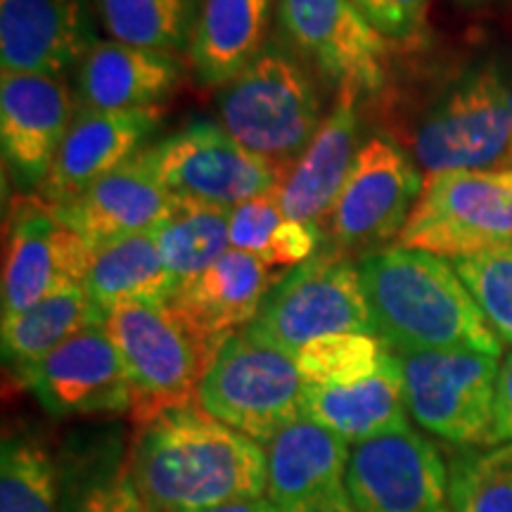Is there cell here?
Returning <instances> with one entry per match:
<instances>
[{"label":"cell","mask_w":512,"mask_h":512,"mask_svg":"<svg viewBox=\"0 0 512 512\" xmlns=\"http://www.w3.org/2000/svg\"><path fill=\"white\" fill-rule=\"evenodd\" d=\"M264 448L266 494L280 512H358L347 489V439L299 418Z\"/></svg>","instance_id":"cell-16"},{"label":"cell","mask_w":512,"mask_h":512,"mask_svg":"<svg viewBox=\"0 0 512 512\" xmlns=\"http://www.w3.org/2000/svg\"><path fill=\"white\" fill-rule=\"evenodd\" d=\"M0 512H57V460L31 434L3 439Z\"/></svg>","instance_id":"cell-32"},{"label":"cell","mask_w":512,"mask_h":512,"mask_svg":"<svg viewBox=\"0 0 512 512\" xmlns=\"http://www.w3.org/2000/svg\"><path fill=\"white\" fill-rule=\"evenodd\" d=\"M358 95L337 93L335 110L278 188L285 219L323 226L358 157Z\"/></svg>","instance_id":"cell-21"},{"label":"cell","mask_w":512,"mask_h":512,"mask_svg":"<svg viewBox=\"0 0 512 512\" xmlns=\"http://www.w3.org/2000/svg\"><path fill=\"white\" fill-rule=\"evenodd\" d=\"M394 351L373 332H339L313 339L294 356L304 384L349 387L380 370Z\"/></svg>","instance_id":"cell-31"},{"label":"cell","mask_w":512,"mask_h":512,"mask_svg":"<svg viewBox=\"0 0 512 512\" xmlns=\"http://www.w3.org/2000/svg\"><path fill=\"white\" fill-rule=\"evenodd\" d=\"M420 192V174L406 152L387 138H370L328 216L330 247L351 256L399 238Z\"/></svg>","instance_id":"cell-12"},{"label":"cell","mask_w":512,"mask_h":512,"mask_svg":"<svg viewBox=\"0 0 512 512\" xmlns=\"http://www.w3.org/2000/svg\"><path fill=\"white\" fill-rule=\"evenodd\" d=\"M451 512H512V441L458 453L448 465Z\"/></svg>","instance_id":"cell-33"},{"label":"cell","mask_w":512,"mask_h":512,"mask_svg":"<svg viewBox=\"0 0 512 512\" xmlns=\"http://www.w3.org/2000/svg\"><path fill=\"white\" fill-rule=\"evenodd\" d=\"M299 406L302 418L339 434L351 444L411 430L399 354L389 356L373 377L349 387L304 384Z\"/></svg>","instance_id":"cell-25"},{"label":"cell","mask_w":512,"mask_h":512,"mask_svg":"<svg viewBox=\"0 0 512 512\" xmlns=\"http://www.w3.org/2000/svg\"><path fill=\"white\" fill-rule=\"evenodd\" d=\"M396 240L444 259L512 245V166L427 176Z\"/></svg>","instance_id":"cell-7"},{"label":"cell","mask_w":512,"mask_h":512,"mask_svg":"<svg viewBox=\"0 0 512 512\" xmlns=\"http://www.w3.org/2000/svg\"><path fill=\"white\" fill-rule=\"evenodd\" d=\"M159 121L162 114L157 107L131 112L76 110L46 181L38 188L41 202L74 200L100 178L131 162L157 131Z\"/></svg>","instance_id":"cell-19"},{"label":"cell","mask_w":512,"mask_h":512,"mask_svg":"<svg viewBox=\"0 0 512 512\" xmlns=\"http://www.w3.org/2000/svg\"><path fill=\"white\" fill-rule=\"evenodd\" d=\"M183 64L176 55L119 41H98L76 69L79 110H155L176 91Z\"/></svg>","instance_id":"cell-22"},{"label":"cell","mask_w":512,"mask_h":512,"mask_svg":"<svg viewBox=\"0 0 512 512\" xmlns=\"http://www.w3.org/2000/svg\"><path fill=\"white\" fill-rule=\"evenodd\" d=\"M403 396L422 430L456 446H494L498 358L470 349L399 354Z\"/></svg>","instance_id":"cell-9"},{"label":"cell","mask_w":512,"mask_h":512,"mask_svg":"<svg viewBox=\"0 0 512 512\" xmlns=\"http://www.w3.org/2000/svg\"><path fill=\"white\" fill-rule=\"evenodd\" d=\"M505 162H510V164H512V145H510V150H508V155H505Z\"/></svg>","instance_id":"cell-39"},{"label":"cell","mask_w":512,"mask_h":512,"mask_svg":"<svg viewBox=\"0 0 512 512\" xmlns=\"http://www.w3.org/2000/svg\"><path fill=\"white\" fill-rule=\"evenodd\" d=\"M453 268L472 294L489 328L512 347V245L453 259Z\"/></svg>","instance_id":"cell-34"},{"label":"cell","mask_w":512,"mask_h":512,"mask_svg":"<svg viewBox=\"0 0 512 512\" xmlns=\"http://www.w3.org/2000/svg\"><path fill=\"white\" fill-rule=\"evenodd\" d=\"M48 207L57 221L98 249L112 240L155 230L174 207V195L159 181L150 147H143L131 162L74 200Z\"/></svg>","instance_id":"cell-18"},{"label":"cell","mask_w":512,"mask_h":512,"mask_svg":"<svg viewBox=\"0 0 512 512\" xmlns=\"http://www.w3.org/2000/svg\"><path fill=\"white\" fill-rule=\"evenodd\" d=\"M494 439L496 444H510L512 441V351L505 356L503 366L498 370Z\"/></svg>","instance_id":"cell-37"},{"label":"cell","mask_w":512,"mask_h":512,"mask_svg":"<svg viewBox=\"0 0 512 512\" xmlns=\"http://www.w3.org/2000/svg\"><path fill=\"white\" fill-rule=\"evenodd\" d=\"M221 126L242 147L290 171L323 126V100L292 50L268 46L216 95Z\"/></svg>","instance_id":"cell-3"},{"label":"cell","mask_w":512,"mask_h":512,"mask_svg":"<svg viewBox=\"0 0 512 512\" xmlns=\"http://www.w3.org/2000/svg\"><path fill=\"white\" fill-rule=\"evenodd\" d=\"M95 247L55 219L46 202L15 209L3 264V318L41 304L69 287H81Z\"/></svg>","instance_id":"cell-14"},{"label":"cell","mask_w":512,"mask_h":512,"mask_svg":"<svg viewBox=\"0 0 512 512\" xmlns=\"http://www.w3.org/2000/svg\"><path fill=\"white\" fill-rule=\"evenodd\" d=\"M105 313L81 287H69L41 304L3 318V361L17 380L38 366L60 344L79 332L105 325Z\"/></svg>","instance_id":"cell-28"},{"label":"cell","mask_w":512,"mask_h":512,"mask_svg":"<svg viewBox=\"0 0 512 512\" xmlns=\"http://www.w3.org/2000/svg\"><path fill=\"white\" fill-rule=\"evenodd\" d=\"M275 15L292 53L337 93L361 98L384 86L389 41L351 0H275Z\"/></svg>","instance_id":"cell-11"},{"label":"cell","mask_w":512,"mask_h":512,"mask_svg":"<svg viewBox=\"0 0 512 512\" xmlns=\"http://www.w3.org/2000/svg\"><path fill=\"white\" fill-rule=\"evenodd\" d=\"M278 278L259 256L228 249L192 283L178 287L169 304L221 349L230 335L252 323Z\"/></svg>","instance_id":"cell-23"},{"label":"cell","mask_w":512,"mask_h":512,"mask_svg":"<svg viewBox=\"0 0 512 512\" xmlns=\"http://www.w3.org/2000/svg\"><path fill=\"white\" fill-rule=\"evenodd\" d=\"M95 43L79 0H0L3 72L64 76Z\"/></svg>","instance_id":"cell-20"},{"label":"cell","mask_w":512,"mask_h":512,"mask_svg":"<svg viewBox=\"0 0 512 512\" xmlns=\"http://www.w3.org/2000/svg\"><path fill=\"white\" fill-rule=\"evenodd\" d=\"M83 290L107 316L121 304L171 302L178 287L164 268L152 233H138L95 249Z\"/></svg>","instance_id":"cell-27"},{"label":"cell","mask_w":512,"mask_h":512,"mask_svg":"<svg viewBox=\"0 0 512 512\" xmlns=\"http://www.w3.org/2000/svg\"><path fill=\"white\" fill-rule=\"evenodd\" d=\"M278 188L230 209V249L254 254L268 264L275 233L285 221Z\"/></svg>","instance_id":"cell-35"},{"label":"cell","mask_w":512,"mask_h":512,"mask_svg":"<svg viewBox=\"0 0 512 512\" xmlns=\"http://www.w3.org/2000/svg\"><path fill=\"white\" fill-rule=\"evenodd\" d=\"M275 0H200L190 64L204 86H226L268 46Z\"/></svg>","instance_id":"cell-26"},{"label":"cell","mask_w":512,"mask_h":512,"mask_svg":"<svg viewBox=\"0 0 512 512\" xmlns=\"http://www.w3.org/2000/svg\"><path fill=\"white\" fill-rule=\"evenodd\" d=\"M202 512H280L271 503V498H247V501H233L226 505H216V508L202 510Z\"/></svg>","instance_id":"cell-38"},{"label":"cell","mask_w":512,"mask_h":512,"mask_svg":"<svg viewBox=\"0 0 512 512\" xmlns=\"http://www.w3.org/2000/svg\"><path fill=\"white\" fill-rule=\"evenodd\" d=\"M57 460V512H147L119 427L69 437Z\"/></svg>","instance_id":"cell-24"},{"label":"cell","mask_w":512,"mask_h":512,"mask_svg":"<svg viewBox=\"0 0 512 512\" xmlns=\"http://www.w3.org/2000/svg\"><path fill=\"white\" fill-rule=\"evenodd\" d=\"M150 233L164 268L183 287L230 249V209L174 197V207Z\"/></svg>","instance_id":"cell-29"},{"label":"cell","mask_w":512,"mask_h":512,"mask_svg":"<svg viewBox=\"0 0 512 512\" xmlns=\"http://www.w3.org/2000/svg\"><path fill=\"white\" fill-rule=\"evenodd\" d=\"M347 489L358 512H451L448 467L415 430L351 446Z\"/></svg>","instance_id":"cell-13"},{"label":"cell","mask_w":512,"mask_h":512,"mask_svg":"<svg viewBox=\"0 0 512 512\" xmlns=\"http://www.w3.org/2000/svg\"><path fill=\"white\" fill-rule=\"evenodd\" d=\"M128 458L147 512H202L268 489L266 448L200 406L138 427Z\"/></svg>","instance_id":"cell-1"},{"label":"cell","mask_w":512,"mask_h":512,"mask_svg":"<svg viewBox=\"0 0 512 512\" xmlns=\"http://www.w3.org/2000/svg\"><path fill=\"white\" fill-rule=\"evenodd\" d=\"M460 3H472V0H460Z\"/></svg>","instance_id":"cell-40"},{"label":"cell","mask_w":512,"mask_h":512,"mask_svg":"<svg viewBox=\"0 0 512 512\" xmlns=\"http://www.w3.org/2000/svg\"><path fill=\"white\" fill-rule=\"evenodd\" d=\"M112 41L176 55L190 48L200 0H95Z\"/></svg>","instance_id":"cell-30"},{"label":"cell","mask_w":512,"mask_h":512,"mask_svg":"<svg viewBox=\"0 0 512 512\" xmlns=\"http://www.w3.org/2000/svg\"><path fill=\"white\" fill-rule=\"evenodd\" d=\"M512 145V79L486 64L434 100L413 133V155L427 176L486 169Z\"/></svg>","instance_id":"cell-8"},{"label":"cell","mask_w":512,"mask_h":512,"mask_svg":"<svg viewBox=\"0 0 512 512\" xmlns=\"http://www.w3.org/2000/svg\"><path fill=\"white\" fill-rule=\"evenodd\" d=\"M358 271L375 335L396 354L470 349L501 358L503 342L444 256L384 247Z\"/></svg>","instance_id":"cell-2"},{"label":"cell","mask_w":512,"mask_h":512,"mask_svg":"<svg viewBox=\"0 0 512 512\" xmlns=\"http://www.w3.org/2000/svg\"><path fill=\"white\" fill-rule=\"evenodd\" d=\"M105 330L119 351L138 427L176 408L197 406L200 384L219 347L207 342L169 302L112 309Z\"/></svg>","instance_id":"cell-4"},{"label":"cell","mask_w":512,"mask_h":512,"mask_svg":"<svg viewBox=\"0 0 512 512\" xmlns=\"http://www.w3.org/2000/svg\"><path fill=\"white\" fill-rule=\"evenodd\" d=\"M76 107L79 102L64 76L3 72L0 140L5 164L19 181L41 188Z\"/></svg>","instance_id":"cell-17"},{"label":"cell","mask_w":512,"mask_h":512,"mask_svg":"<svg viewBox=\"0 0 512 512\" xmlns=\"http://www.w3.org/2000/svg\"><path fill=\"white\" fill-rule=\"evenodd\" d=\"M245 332L297 356L313 339L339 332H373L358 264L325 247L280 275Z\"/></svg>","instance_id":"cell-5"},{"label":"cell","mask_w":512,"mask_h":512,"mask_svg":"<svg viewBox=\"0 0 512 512\" xmlns=\"http://www.w3.org/2000/svg\"><path fill=\"white\" fill-rule=\"evenodd\" d=\"M302 389L294 356L240 330L221 344L200 384L197 406L256 444L268 446L302 418Z\"/></svg>","instance_id":"cell-6"},{"label":"cell","mask_w":512,"mask_h":512,"mask_svg":"<svg viewBox=\"0 0 512 512\" xmlns=\"http://www.w3.org/2000/svg\"><path fill=\"white\" fill-rule=\"evenodd\" d=\"M159 181L174 197L233 209L278 188L287 169L242 147L226 128L192 121L150 147Z\"/></svg>","instance_id":"cell-10"},{"label":"cell","mask_w":512,"mask_h":512,"mask_svg":"<svg viewBox=\"0 0 512 512\" xmlns=\"http://www.w3.org/2000/svg\"><path fill=\"white\" fill-rule=\"evenodd\" d=\"M19 382L60 420L131 413V387L105 325L67 339Z\"/></svg>","instance_id":"cell-15"},{"label":"cell","mask_w":512,"mask_h":512,"mask_svg":"<svg viewBox=\"0 0 512 512\" xmlns=\"http://www.w3.org/2000/svg\"><path fill=\"white\" fill-rule=\"evenodd\" d=\"M387 41H408L425 27L430 0H351Z\"/></svg>","instance_id":"cell-36"}]
</instances>
